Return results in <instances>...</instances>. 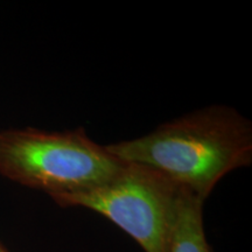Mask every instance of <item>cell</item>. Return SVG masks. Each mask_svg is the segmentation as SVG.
Instances as JSON below:
<instances>
[{
	"mask_svg": "<svg viewBox=\"0 0 252 252\" xmlns=\"http://www.w3.org/2000/svg\"><path fill=\"white\" fill-rule=\"evenodd\" d=\"M204 201L182 188L176 204L168 252H212L203 226Z\"/></svg>",
	"mask_w": 252,
	"mask_h": 252,
	"instance_id": "cell-4",
	"label": "cell"
},
{
	"mask_svg": "<svg viewBox=\"0 0 252 252\" xmlns=\"http://www.w3.org/2000/svg\"><path fill=\"white\" fill-rule=\"evenodd\" d=\"M0 252H7V251H6V249L2 247L1 244H0Z\"/></svg>",
	"mask_w": 252,
	"mask_h": 252,
	"instance_id": "cell-5",
	"label": "cell"
},
{
	"mask_svg": "<svg viewBox=\"0 0 252 252\" xmlns=\"http://www.w3.org/2000/svg\"><path fill=\"white\" fill-rule=\"evenodd\" d=\"M105 147L121 161L153 169L206 200L223 176L251 163L252 126L235 109L209 106Z\"/></svg>",
	"mask_w": 252,
	"mask_h": 252,
	"instance_id": "cell-1",
	"label": "cell"
},
{
	"mask_svg": "<svg viewBox=\"0 0 252 252\" xmlns=\"http://www.w3.org/2000/svg\"><path fill=\"white\" fill-rule=\"evenodd\" d=\"M123 166L124 162L91 140L82 127L65 132L31 127L0 132V174L50 197L105 184Z\"/></svg>",
	"mask_w": 252,
	"mask_h": 252,
	"instance_id": "cell-2",
	"label": "cell"
},
{
	"mask_svg": "<svg viewBox=\"0 0 252 252\" xmlns=\"http://www.w3.org/2000/svg\"><path fill=\"white\" fill-rule=\"evenodd\" d=\"M182 187L145 166L126 163L105 184L58 195L61 207H82L105 216L130 235L145 252H168Z\"/></svg>",
	"mask_w": 252,
	"mask_h": 252,
	"instance_id": "cell-3",
	"label": "cell"
}]
</instances>
